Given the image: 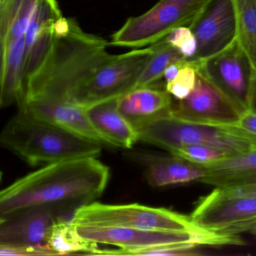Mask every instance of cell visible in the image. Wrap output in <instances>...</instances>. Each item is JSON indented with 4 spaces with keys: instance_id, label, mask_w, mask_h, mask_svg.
Returning a JSON list of instances; mask_svg holds the SVG:
<instances>
[{
    "instance_id": "83f0119b",
    "label": "cell",
    "mask_w": 256,
    "mask_h": 256,
    "mask_svg": "<svg viewBox=\"0 0 256 256\" xmlns=\"http://www.w3.org/2000/svg\"><path fill=\"white\" fill-rule=\"evenodd\" d=\"M256 114V72L252 80V88H251L250 97L249 110Z\"/></svg>"
},
{
    "instance_id": "7402d4cb",
    "label": "cell",
    "mask_w": 256,
    "mask_h": 256,
    "mask_svg": "<svg viewBox=\"0 0 256 256\" xmlns=\"http://www.w3.org/2000/svg\"><path fill=\"white\" fill-rule=\"evenodd\" d=\"M197 76L195 63L188 61L180 68L177 76L171 82L166 84V90L174 99L182 100L195 88Z\"/></svg>"
},
{
    "instance_id": "3957f363",
    "label": "cell",
    "mask_w": 256,
    "mask_h": 256,
    "mask_svg": "<svg viewBox=\"0 0 256 256\" xmlns=\"http://www.w3.org/2000/svg\"><path fill=\"white\" fill-rule=\"evenodd\" d=\"M0 133V146L32 166L58 161L97 157L100 143L40 120L22 108Z\"/></svg>"
},
{
    "instance_id": "ffe728a7",
    "label": "cell",
    "mask_w": 256,
    "mask_h": 256,
    "mask_svg": "<svg viewBox=\"0 0 256 256\" xmlns=\"http://www.w3.org/2000/svg\"><path fill=\"white\" fill-rule=\"evenodd\" d=\"M184 60H186L180 51L172 46L165 39L160 41L156 51L143 69L136 87L152 85L164 77V72L170 65Z\"/></svg>"
},
{
    "instance_id": "5b68a950",
    "label": "cell",
    "mask_w": 256,
    "mask_h": 256,
    "mask_svg": "<svg viewBox=\"0 0 256 256\" xmlns=\"http://www.w3.org/2000/svg\"><path fill=\"white\" fill-rule=\"evenodd\" d=\"M156 48L158 42L121 55L110 54L75 88L67 102L88 109L130 91Z\"/></svg>"
},
{
    "instance_id": "277c9868",
    "label": "cell",
    "mask_w": 256,
    "mask_h": 256,
    "mask_svg": "<svg viewBox=\"0 0 256 256\" xmlns=\"http://www.w3.org/2000/svg\"><path fill=\"white\" fill-rule=\"evenodd\" d=\"M78 234L87 241L117 246L116 249L99 247L93 255H134L142 249L176 243H194L200 246H240L244 241L239 235H226L206 230L190 231H159L117 227L75 225Z\"/></svg>"
},
{
    "instance_id": "30bf717a",
    "label": "cell",
    "mask_w": 256,
    "mask_h": 256,
    "mask_svg": "<svg viewBox=\"0 0 256 256\" xmlns=\"http://www.w3.org/2000/svg\"><path fill=\"white\" fill-rule=\"evenodd\" d=\"M171 114L186 121L221 126L238 123L244 112L198 75L194 90L172 105Z\"/></svg>"
},
{
    "instance_id": "8992f818",
    "label": "cell",
    "mask_w": 256,
    "mask_h": 256,
    "mask_svg": "<svg viewBox=\"0 0 256 256\" xmlns=\"http://www.w3.org/2000/svg\"><path fill=\"white\" fill-rule=\"evenodd\" d=\"M213 0H160L143 15L129 18L109 45L142 48L165 39L174 29L190 27Z\"/></svg>"
},
{
    "instance_id": "e0dca14e",
    "label": "cell",
    "mask_w": 256,
    "mask_h": 256,
    "mask_svg": "<svg viewBox=\"0 0 256 256\" xmlns=\"http://www.w3.org/2000/svg\"><path fill=\"white\" fill-rule=\"evenodd\" d=\"M206 167L207 174L201 183L220 188L256 185V149L228 156Z\"/></svg>"
},
{
    "instance_id": "603a6c76",
    "label": "cell",
    "mask_w": 256,
    "mask_h": 256,
    "mask_svg": "<svg viewBox=\"0 0 256 256\" xmlns=\"http://www.w3.org/2000/svg\"><path fill=\"white\" fill-rule=\"evenodd\" d=\"M166 41L180 51L188 62L192 61L196 55V39L189 27H180L174 29L166 37Z\"/></svg>"
},
{
    "instance_id": "f546056e",
    "label": "cell",
    "mask_w": 256,
    "mask_h": 256,
    "mask_svg": "<svg viewBox=\"0 0 256 256\" xmlns=\"http://www.w3.org/2000/svg\"><path fill=\"white\" fill-rule=\"evenodd\" d=\"M4 219H2V218H0V225H1V224L2 223V222H4Z\"/></svg>"
},
{
    "instance_id": "9c48e42d",
    "label": "cell",
    "mask_w": 256,
    "mask_h": 256,
    "mask_svg": "<svg viewBox=\"0 0 256 256\" xmlns=\"http://www.w3.org/2000/svg\"><path fill=\"white\" fill-rule=\"evenodd\" d=\"M190 218L197 228L216 234L249 232L256 224V198L231 195L216 187L198 200Z\"/></svg>"
},
{
    "instance_id": "cb8c5ba5",
    "label": "cell",
    "mask_w": 256,
    "mask_h": 256,
    "mask_svg": "<svg viewBox=\"0 0 256 256\" xmlns=\"http://www.w3.org/2000/svg\"><path fill=\"white\" fill-rule=\"evenodd\" d=\"M0 255L4 256H42L56 255L48 246L30 247V246H14L0 244Z\"/></svg>"
},
{
    "instance_id": "ac0fdd59",
    "label": "cell",
    "mask_w": 256,
    "mask_h": 256,
    "mask_svg": "<svg viewBox=\"0 0 256 256\" xmlns=\"http://www.w3.org/2000/svg\"><path fill=\"white\" fill-rule=\"evenodd\" d=\"M72 218L58 217L48 230L46 244L56 255L84 254L93 255L98 248L97 243L87 241L80 237Z\"/></svg>"
},
{
    "instance_id": "4dcf8cb0",
    "label": "cell",
    "mask_w": 256,
    "mask_h": 256,
    "mask_svg": "<svg viewBox=\"0 0 256 256\" xmlns=\"http://www.w3.org/2000/svg\"><path fill=\"white\" fill-rule=\"evenodd\" d=\"M2 177V173L1 171H0V182H1Z\"/></svg>"
},
{
    "instance_id": "4316f807",
    "label": "cell",
    "mask_w": 256,
    "mask_h": 256,
    "mask_svg": "<svg viewBox=\"0 0 256 256\" xmlns=\"http://www.w3.org/2000/svg\"><path fill=\"white\" fill-rule=\"evenodd\" d=\"M188 62V60L184 61L178 62V63H172L170 65L164 72V77L165 78L166 84L171 82L178 73L180 68Z\"/></svg>"
},
{
    "instance_id": "484cf974",
    "label": "cell",
    "mask_w": 256,
    "mask_h": 256,
    "mask_svg": "<svg viewBox=\"0 0 256 256\" xmlns=\"http://www.w3.org/2000/svg\"><path fill=\"white\" fill-rule=\"evenodd\" d=\"M221 189L224 192H226V193L231 194V195L256 198V185L242 186V187L221 188Z\"/></svg>"
},
{
    "instance_id": "8fae6325",
    "label": "cell",
    "mask_w": 256,
    "mask_h": 256,
    "mask_svg": "<svg viewBox=\"0 0 256 256\" xmlns=\"http://www.w3.org/2000/svg\"><path fill=\"white\" fill-rule=\"evenodd\" d=\"M190 28L197 41L196 55L190 62L208 58L231 45L237 37L232 0H213Z\"/></svg>"
},
{
    "instance_id": "44dd1931",
    "label": "cell",
    "mask_w": 256,
    "mask_h": 256,
    "mask_svg": "<svg viewBox=\"0 0 256 256\" xmlns=\"http://www.w3.org/2000/svg\"><path fill=\"white\" fill-rule=\"evenodd\" d=\"M170 153L204 166H208L224 158L228 157L224 152L204 144L184 145L170 152Z\"/></svg>"
},
{
    "instance_id": "7c38bea8",
    "label": "cell",
    "mask_w": 256,
    "mask_h": 256,
    "mask_svg": "<svg viewBox=\"0 0 256 256\" xmlns=\"http://www.w3.org/2000/svg\"><path fill=\"white\" fill-rule=\"evenodd\" d=\"M58 217L64 216L58 209L50 206H36L22 210L4 219L0 225V244L48 246L46 234Z\"/></svg>"
},
{
    "instance_id": "4fadbf2b",
    "label": "cell",
    "mask_w": 256,
    "mask_h": 256,
    "mask_svg": "<svg viewBox=\"0 0 256 256\" xmlns=\"http://www.w3.org/2000/svg\"><path fill=\"white\" fill-rule=\"evenodd\" d=\"M18 108L34 117L96 142L104 143L92 125L86 109L68 102L24 101Z\"/></svg>"
},
{
    "instance_id": "5bb4252c",
    "label": "cell",
    "mask_w": 256,
    "mask_h": 256,
    "mask_svg": "<svg viewBox=\"0 0 256 256\" xmlns=\"http://www.w3.org/2000/svg\"><path fill=\"white\" fill-rule=\"evenodd\" d=\"M141 153L138 159L146 166V177L153 187H166L201 182L207 167L189 162L174 155Z\"/></svg>"
},
{
    "instance_id": "52a82bcc",
    "label": "cell",
    "mask_w": 256,
    "mask_h": 256,
    "mask_svg": "<svg viewBox=\"0 0 256 256\" xmlns=\"http://www.w3.org/2000/svg\"><path fill=\"white\" fill-rule=\"evenodd\" d=\"M72 221L74 225L92 226L170 231L201 230L190 216L138 204H105L94 201L76 210Z\"/></svg>"
},
{
    "instance_id": "f1b7e54d",
    "label": "cell",
    "mask_w": 256,
    "mask_h": 256,
    "mask_svg": "<svg viewBox=\"0 0 256 256\" xmlns=\"http://www.w3.org/2000/svg\"><path fill=\"white\" fill-rule=\"evenodd\" d=\"M249 232L256 238V224L252 228H251Z\"/></svg>"
},
{
    "instance_id": "d6986e66",
    "label": "cell",
    "mask_w": 256,
    "mask_h": 256,
    "mask_svg": "<svg viewBox=\"0 0 256 256\" xmlns=\"http://www.w3.org/2000/svg\"><path fill=\"white\" fill-rule=\"evenodd\" d=\"M236 14L237 39L256 72V0H232Z\"/></svg>"
},
{
    "instance_id": "9a60e30c",
    "label": "cell",
    "mask_w": 256,
    "mask_h": 256,
    "mask_svg": "<svg viewBox=\"0 0 256 256\" xmlns=\"http://www.w3.org/2000/svg\"><path fill=\"white\" fill-rule=\"evenodd\" d=\"M172 97L166 90L150 86L136 87L116 99V107L136 129L170 114L173 105Z\"/></svg>"
},
{
    "instance_id": "ba28073f",
    "label": "cell",
    "mask_w": 256,
    "mask_h": 256,
    "mask_svg": "<svg viewBox=\"0 0 256 256\" xmlns=\"http://www.w3.org/2000/svg\"><path fill=\"white\" fill-rule=\"evenodd\" d=\"M197 73L207 80L242 112L249 110L256 71L237 39L220 52L192 62Z\"/></svg>"
},
{
    "instance_id": "6da1fadb",
    "label": "cell",
    "mask_w": 256,
    "mask_h": 256,
    "mask_svg": "<svg viewBox=\"0 0 256 256\" xmlns=\"http://www.w3.org/2000/svg\"><path fill=\"white\" fill-rule=\"evenodd\" d=\"M56 0H0V109L20 105L30 77L54 46Z\"/></svg>"
},
{
    "instance_id": "7a4b0ae2",
    "label": "cell",
    "mask_w": 256,
    "mask_h": 256,
    "mask_svg": "<svg viewBox=\"0 0 256 256\" xmlns=\"http://www.w3.org/2000/svg\"><path fill=\"white\" fill-rule=\"evenodd\" d=\"M109 178V168L96 157L48 164L0 190V218L36 206H50L72 218L78 209L100 197Z\"/></svg>"
},
{
    "instance_id": "2e32d148",
    "label": "cell",
    "mask_w": 256,
    "mask_h": 256,
    "mask_svg": "<svg viewBox=\"0 0 256 256\" xmlns=\"http://www.w3.org/2000/svg\"><path fill=\"white\" fill-rule=\"evenodd\" d=\"M116 99L86 109L87 115L102 141L122 148H131L138 139L134 126L118 111Z\"/></svg>"
},
{
    "instance_id": "d4e9b609",
    "label": "cell",
    "mask_w": 256,
    "mask_h": 256,
    "mask_svg": "<svg viewBox=\"0 0 256 256\" xmlns=\"http://www.w3.org/2000/svg\"><path fill=\"white\" fill-rule=\"evenodd\" d=\"M234 125L256 134V114L250 111H246L244 113L238 123Z\"/></svg>"
}]
</instances>
